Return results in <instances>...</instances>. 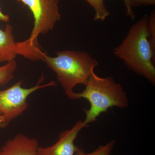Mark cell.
Wrapping results in <instances>:
<instances>
[{
    "instance_id": "11",
    "label": "cell",
    "mask_w": 155,
    "mask_h": 155,
    "mask_svg": "<svg viewBox=\"0 0 155 155\" xmlns=\"http://www.w3.org/2000/svg\"><path fill=\"white\" fill-rule=\"evenodd\" d=\"M115 143V140H111L104 145L100 146L93 152L89 153H85L81 147H78L75 155H111Z\"/></svg>"
},
{
    "instance_id": "6",
    "label": "cell",
    "mask_w": 155,
    "mask_h": 155,
    "mask_svg": "<svg viewBox=\"0 0 155 155\" xmlns=\"http://www.w3.org/2000/svg\"><path fill=\"white\" fill-rule=\"evenodd\" d=\"M83 121H78L71 128L62 131L58 141L53 145L46 147H38V155H75L78 146L74 143L81 130L87 127Z\"/></svg>"
},
{
    "instance_id": "14",
    "label": "cell",
    "mask_w": 155,
    "mask_h": 155,
    "mask_svg": "<svg viewBox=\"0 0 155 155\" xmlns=\"http://www.w3.org/2000/svg\"><path fill=\"white\" fill-rule=\"evenodd\" d=\"M9 20H10V17L9 15L3 14L0 8V21L8 22H9Z\"/></svg>"
},
{
    "instance_id": "13",
    "label": "cell",
    "mask_w": 155,
    "mask_h": 155,
    "mask_svg": "<svg viewBox=\"0 0 155 155\" xmlns=\"http://www.w3.org/2000/svg\"><path fill=\"white\" fill-rule=\"evenodd\" d=\"M148 28L150 41L153 48L155 49V14L152 13L148 19Z\"/></svg>"
},
{
    "instance_id": "5",
    "label": "cell",
    "mask_w": 155,
    "mask_h": 155,
    "mask_svg": "<svg viewBox=\"0 0 155 155\" xmlns=\"http://www.w3.org/2000/svg\"><path fill=\"white\" fill-rule=\"evenodd\" d=\"M44 80L42 75L32 87L23 88L21 86L22 81H20L9 88L0 91V114L5 119L6 127L26 111L28 106L27 98L31 94L40 89L57 85L54 81L41 85Z\"/></svg>"
},
{
    "instance_id": "8",
    "label": "cell",
    "mask_w": 155,
    "mask_h": 155,
    "mask_svg": "<svg viewBox=\"0 0 155 155\" xmlns=\"http://www.w3.org/2000/svg\"><path fill=\"white\" fill-rule=\"evenodd\" d=\"M17 55L18 43L14 40L13 27L7 24L5 30L0 29V63L13 61Z\"/></svg>"
},
{
    "instance_id": "1",
    "label": "cell",
    "mask_w": 155,
    "mask_h": 155,
    "mask_svg": "<svg viewBox=\"0 0 155 155\" xmlns=\"http://www.w3.org/2000/svg\"><path fill=\"white\" fill-rule=\"evenodd\" d=\"M147 15H144L130 27L122 43L113 50L128 69L155 84V49L150 42Z\"/></svg>"
},
{
    "instance_id": "3",
    "label": "cell",
    "mask_w": 155,
    "mask_h": 155,
    "mask_svg": "<svg viewBox=\"0 0 155 155\" xmlns=\"http://www.w3.org/2000/svg\"><path fill=\"white\" fill-rule=\"evenodd\" d=\"M85 86L81 92H75L73 100L83 98L89 103L90 108L84 109L86 117L83 121L87 126L110 108L124 109L128 106L127 96L122 85L110 76L101 77L93 72Z\"/></svg>"
},
{
    "instance_id": "9",
    "label": "cell",
    "mask_w": 155,
    "mask_h": 155,
    "mask_svg": "<svg viewBox=\"0 0 155 155\" xmlns=\"http://www.w3.org/2000/svg\"><path fill=\"white\" fill-rule=\"evenodd\" d=\"M17 67L15 60L7 62L0 67V85L5 86L14 78V73Z\"/></svg>"
},
{
    "instance_id": "4",
    "label": "cell",
    "mask_w": 155,
    "mask_h": 155,
    "mask_svg": "<svg viewBox=\"0 0 155 155\" xmlns=\"http://www.w3.org/2000/svg\"><path fill=\"white\" fill-rule=\"evenodd\" d=\"M29 8L34 22L30 36L26 40L18 42L19 55L31 61H42L44 52L38 43L40 35L46 34L52 30L61 19L59 0H19Z\"/></svg>"
},
{
    "instance_id": "7",
    "label": "cell",
    "mask_w": 155,
    "mask_h": 155,
    "mask_svg": "<svg viewBox=\"0 0 155 155\" xmlns=\"http://www.w3.org/2000/svg\"><path fill=\"white\" fill-rule=\"evenodd\" d=\"M36 139L19 134L8 140L0 149V155H38Z\"/></svg>"
},
{
    "instance_id": "10",
    "label": "cell",
    "mask_w": 155,
    "mask_h": 155,
    "mask_svg": "<svg viewBox=\"0 0 155 155\" xmlns=\"http://www.w3.org/2000/svg\"><path fill=\"white\" fill-rule=\"evenodd\" d=\"M93 8L95 14L94 20V21H104L110 15V13L106 8L104 0H86Z\"/></svg>"
},
{
    "instance_id": "2",
    "label": "cell",
    "mask_w": 155,
    "mask_h": 155,
    "mask_svg": "<svg viewBox=\"0 0 155 155\" xmlns=\"http://www.w3.org/2000/svg\"><path fill=\"white\" fill-rule=\"evenodd\" d=\"M56 53V57H51L45 53L42 61L56 73L67 97L73 100L75 87L86 84L98 63L86 52L63 51Z\"/></svg>"
},
{
    "instance_id": "12",
    "label": "cell",
    "mask_w": 155,
    "mask_h": 155,
    "mask_svg": "<svg viewBox=\"0 0 155 155\" xmlns=\"http://www.w3.org/2000/svg\"><path fill=\"white\" fill-rule=\"evenodd\" d=\"M124 2L127 15L132 19H134L135 17L133 8L142 5H150L155 4V0H124Z\"/></svg>"
}]
</instances>
